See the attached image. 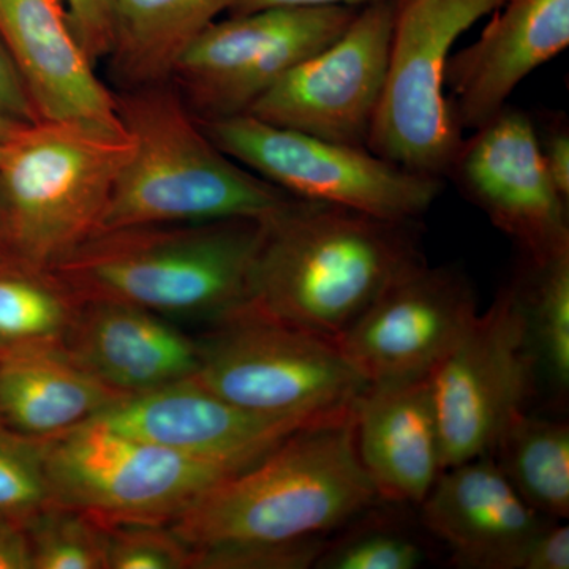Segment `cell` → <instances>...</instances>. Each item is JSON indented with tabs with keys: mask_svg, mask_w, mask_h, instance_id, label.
<instances>
[{
	"mask_svg": "<svg viewBox=\"0 0 569 569\" xmlns=\"http://www.w3.org/2000/svg\"><path fill=\"white\" fill-rule=\"evenodd\" d=\"M471 132L445 179L519 247L527 266L569 253L568 201L550 181L533 119L505 104Z\"/></svg>",
	"mask_w": 569,
	"mask_h": 569,
	"instance_id": "obj_13",
	"label": "cell"
},
{
	"mask_svg": "<svg viewBox=\"0 0 569 569\" xmlns=\"http://www.w3.org/2000/svg\"><path fill=\"white\" fill-rule=\"evenodd\" d=\"M520 280L505 287L430 373L443 470L492 455L535 376Z\"/></svg>",
	"mask_w": 569,
	"mask_h": 569,
	"instance_id": "obj_10",
	"label": "cell"
},
{
	"mask_svg": "<svg viewBox=\"0 0 569 569\" xmlns=\"http://www.w3.org/2000/svg\"><path fill=\"white\" fill-rule=\"evenodd\" d=\"M505 0H396L387 81L367 149L413 173L445 179L463 132L452 116L447 69L462 33Z\"/></svg>",
	"mask_w": 569,
	"mask_h": 569,
	"instance_id": "obj_6",
	"label": "cell"
},
{
	"mask_svg": "<svg viewBox=\"0 0 569 569\" xmlns=\"http://www.w3.org/2000/svg\"><path fill=\"white\" fill-rule=\"evenodd\" d=\"M377 500L356 449L353 407L298 430L204 492L170 527L190 550L295 541L325 537Z\"/></svg>",
	"mask_w": 569,
	"mask_h": 569,
	"instance_id": "obj_3",
	"label": "cell"
},
{
	"mask_svg": "<svg viewBox=\"0 0 569 569\" xmlns=\"http://www.w3.org/2000/svg\"><path fill=\"white\" fill-rule=\"evenodd\" d=\"M320 421L253 413L228 402L192 377L122 397L91 422L242 471L298 430Z\"/></svg>",
	"mask_w": 569,
	"mask_h": 569,
	"instance_id": "obj_15",
	"label": "cell"
},
{
	"mask_svg": "<svg viewBox=\"0 0 569 569\" xmlns=\"http://www.w3.org/2000/svg\"><path fill=\"white\" fill-rule=\"evenodd\" d=\"M263 224L244 309L332 342L426 261L415 220L291 197Z\"/></svg>",
	"mask_w": 569,
	"mask_h": 569,
	"instance_id": "obj_1",
	"label": "cell"
},
{
	"mask_svg": "<svg viewBox=\"0 0 569 569\" xmlns=\"http://www.w3.org/2000/svg\"><path fill=\"white\" fill-rule=\"evenodd\" d=\"M67 351L126 396L197 376L200 346L173 321L132 305L82 301Z\"/></svg>",
	"mask_w": 569,
	"mask_h": 569,
	"instance_id": "obj_19",
	"label": "cell"
},
{
	"mask_svg": "<svg viewBox=\"0 0 569 569\" xmlns=\"http://www.w3.org/2000/svg\"><path fill=\"white\" fill-rule=\"evenodd\" d=\"M52 501L103 523H171L239 471L86 422L44 440Z\"/></svg>",
	"mask_w": 569,
	"mask_h": 569,
	"instance_id": "obj_9",
	"label": "cell"
},
{
	"mask_svg": "<svg viewBox=\"0 0 569 569\" xmlns=\"http://www.w3.org/2000/svg\"><path fill=\"white\" fill-rule=\"evenodd\" d=\"M569 568V529L563 523L545 526L531 538L523 556L520 569H568Z\"/></svg>",
	"mask_w": 569,
	"mask_h": 569,
	"instance_id": "obj_34",
	"label": "cell"
},
{
	"mask_svg": "<svg viewBox=\"0 0 569 569\" xmlns=\"http://www.w3.org/2000/svg\"><path fill=\"white\" fill-rule=\"evenodd\" d=\"M81 305L54 269L0 261V356L66 347Z\"/></svg>",
	"mask_w": 569,
	"mask_h": 569,
	"instance_id": "obj_23",
	"label": "cell"
},
{
	"mask_svg": "<svg viewBox=\"0 0 569 569\" xmlns=\"http://www.w3.org/2000/svg\"><path fill=\"white\" fill-rule=\"evenodd\" d=\"M51 503L44 440L0 422V519L26 526Z\"/></svg>",
	"mask_w": 569,
	"mask_h": 569,
	"instance_id": "obj_27",
	"label": "cell"
},
{
	"mask_svg": "<svg viewBox=\"0 0 569 569\" xmlns=\"http://www.w3.org/2000/svg\"><path fill=\"white\" fill-rule=\"evenodd\" d=\"M263 219L133 224L92 234L54 266L81 301L219 325L244 309Z\"/></svg>",
	"mask_w": 569,
	"mask_h": 569,
	"instance_id": "obj_2",
	"label": "cell"
},
{
	"mask_svg": "<svg viewBox=\"0 0 569 569\" xmlns=\"http://www.w3.org/2000/svg\"><path fill=\"white\" fill-rule=\"evenodd\" d=\"M328 548L323 537L280 542L212 546L190 550L189 569H306L316 568Z\"/></svg>",
	"mask_w": 569,
	"mask_h": 569,
	"instance_id": "obj_29",
	"label": "cell"
},
{
	"mask_svg": "<svg viewBox=\"0 0 569 569\" xmlns=\"http://www.w3.org/2000/svg\"><path fill=\"white\" fill-rule=\"evenodd\" d=\"M0 569H33L31 541L20 523L0 519Z\"/></svg>",
	"mask_w": 569,
	"mask_h": 569,
	"instance_id": "obj_35",
	"label": "cell"
},
{
	"mask_svg": "<svg viewBox=\"0 0 569 569\" xmlns=\"http://www.w3.org/2000/svg\"><path fill=\"white\" fill-rule=\"evenodd\" d=\"M422 520L460 568L520 569L546 518L520 497L492 456L441 471L427 493Z\"/></svg>",
	"mask_w": 569,
	"mask_h": 569,
	"instance_id": "obj_18",
	"label": "cell"
},
{
	"mask_svg": "<svg viewBox=\"0 0 569 569\" xmlns=\"http://www.w3.org/2000/svg\"><path fill=\"white\" fill-rule=\"evenodd\" d=\"M478 316L459 269H410L335 340L367 385L430 377Z\"/></svg>",
	"mask_w": 569,
	"mask_h": 569,
	"instance_id": "obj_14",
	"label": "cell"
},
{
	"mask_svg": "<svg viewBox=\"0 0 569 569\" xmlns=\"http://www.w3.org/2000/svg\"><path fill=\"white\" fill-rule=\"evenodd\" d=\"M130 152L126 130L58 121L22 127L0 160L14 257L54 268L96 234Z\"/></svg>",
	"mask_w": 569,
	"mask_h": 569,
	"instance_id": "obj_5",
	"label": "cell"
},
{
	"mask_svg": "<svg viewBox=\"0 0 569 569\" xmlns=\"http://www.w3.org/2000/svg\"><path fill=\"white\" fill-rule=\"evenodd\" d=\"M535 122V121H533ZM539 152L550 181L569 203V127L563 112L549 114L541 123L535 122Z\"/></svg>",
	"mask_w": 569,
	"mask_h": 569,
	"instance_id": "obj_32",
	"label": "cell"
},
{
	"mask_svg": "<svg viewBox=\"0 0 569 569\" xmlns=\"http://www.w3.org/2000/svg\"><path fill=\"white\" fill-rule=\"evenodd\" d=\"M380 0H236L228 17L253 13V11L268 9H312V7H361Z\"/></svg>",
	"mask_w": 569,
	"mask_h": 569,
	"instance_id": "obj_36",
	"label": "cell"
},
{
	"mask_svg": "<svg viewBox=\"0 0 569 569\" xmlns=\"http://www.w3.org/2000/svg\"><path fill=\"white\" fill-rule=\"evenodd\" d=\"M0 118L20 126H31L40 121L39 112L17 67L11 61L6 44L0 39Z\"/></svg>",
	"mask_w": 569,
	"mask_h": 569,
	"instance_id": "obj_33",
	"label": "cell"
},
{
	"mask_svg": "<svg viewBox=\"0 0 569 569\" xmlns=\"http://www.w3.org/2000/svg\"><path fill=\"white\" fill-rule=\"evenodd\" d=\"M425 560L417 542L391 531H370L328 546L318 559L320 569H415Z\"/></svg>",
	"mask_w": 569,
	"mask_h": 569,
	"instance_id": "obj_30",
	"label": "cell"
},
{
	"mask_svg": "<svg viewBox=\"0 0 569 569\" xmlns=\"http://www.w3.org/2000/svg\"><path fill=\"white\" fill-rule=\"evenodd\" d=\"M358 11L268 9L216 21L183 52L170 82L200 121L244 114L288 71L339 39Z\"/></svg>",
	"mask_w": 569,
	"mask_h": 569,
	"instance_id": "obj_11",
	"label": "cell"
},
{
	"mask_svg": "<svg viewBox=\"0 0 569 569\" xmlns=\"http://www.w3.org/2000/svg\"><path fill=\"white\" fill-rule=\"evenodd\" d=\"M492 14L478 40L449 58L448 99L462 132L489 121L569 44V0H505Z\"/></svg>",
	"mask_w": 569,
	"mask_h": 569,
	"instance_id": "obj_17",
	"label": "cell"
},
{
	"mask_svg": "<svg viewBox=\"0 0 569 569\" xmlns=\"http://www.w3.org/2000/svg\"><path fill=\"white\" fill-rule=\"evenodd\" d=\"M126 397L62 348L0 356V422L47 440L102 415Z\"/></svg>",
	"mask_w": 569,
	"mask_h": 569,
	"instance_id": "obj_21",
	"label": "cell"
},
{
	"mask_svg": "<svg viewBox=\"0 0 569 569\" xmlns=\"http://www.w3.org/2000/svg\"><path fill=\"white\" fill-rule=\"evenodd\" d=\"M107 526V569H189L190 548L170 523L114 522Z\"/></svg>",
	"mask_w": 569,
	"mask_h": 569,
	"instance_id": "obj_28",
	"label": "cell"
},
{
	"mask_svg": "<svg viewBox=\"0 0 569 569\" xmlns=\"http://www.w3.org/2000/svg\"><path fill=\"white\" fill-rule=\"evenodd\" d=\"M0 39L40 121L123 132L114 91L97 74L62 0H0Z\"/></svg>",
	"mask_w": 569,
	"mask_h": 569,
	"instance_id": "obj_16",
	"label": "cell"
},
{
	"mask_svg": "<svg viewBox=\"0 0 569 569\" xmlns=\"http://www.w3.org/2000/svg\"><path fill=\"white\" fill-rule=\"evenodd\" d=\"M355 437L381 500L421 505L443 471L429 377L369 385L356 400Z\"/></svg>",
	"mask_w": 569,
	"mask_h": 569,
	"instance_id": "obj_20",
	"label": "cell"
},
{
	"mask_svg": "<svg viewBox=\"0 0 569 569\" xmlns=\"http://www.w3.org/2000/svg\"><path fill=\"white\" fill-rule=\"evenodd\" d=\"M71 28L93 63L107 59L111 48L116 0H62Z\"/></svg>",
	"mask_w": 569,
	"mask_h": 569,
	"instance_id": "obj_31",
	"label": "cell"
},
{
	"mask_svg": "<svg viewBox=\"0 0 569 569\" xmlns=\"http://www.w3.org/2000/svg\"><path fill=\"white\" fill-rule=\"evenodd\" d=\"M498 467L520 497L549 520L569 516V427L520 413L498 438Z\"/></svg>",
	"mask_w": 569,
	"mask_h": 569,
	"instance_id": "obj_24",
	"label": "cell"
},
{
	"mask_svg": "<svg viewBox=\"0 0 569 569\" xmlns=\"http://www.w3.org/2000/svg\"><path fill=\"white\" fill-rule=\"evenodd\" d=\"M535 369L559 397L569 389V253L529 266L520 280Z\"/></svg>",
	"mask_w": 569,
	"mask_h": 569,
	"instance_id": "obj_25",
	"label": "cell"
},
{
	"mask_svg": "<svg viewBox=\"0 0 569 569\" xmlns=\"http://www.w3.org/2000/svg\"><path fill=\"white\" fill-rule=\"evenodd\" d=\"M6 146L7 144H0V160H2L3 152H6Z\"/></svg>",
	"mask_w": 569,
	"mask_h": 569,
	"instance_id": "obj_39",
	"label": "cell"
},
{
	"mask_svg": "<svg viewBox=\"0 0 569 569\" xmlns=\"http://www.w3.org/2000/svg\"><path fill=\"white\" fill-rule=\"evenodd\" d=\"M14 257L13 247H11V239L9 227H7L6 213H3L2 203H0V261L10 260Z\"/></svg>",
	"mask_w": 569,
	"mask_h": 569,
	"instance_id": "obj_37",
	"label": "cell"
},
{
	"mask_svg": "<svg viewBox=\"0 0 569 569\" xmlns=\"http://www.w3.org/2000/svg\"><path fill=\"white\" fill-rule=\"evenodd\" d=\"M33 569H107V526L52 501L26 523Z\"/></svg>",
	"mask_w": 569,
	"mask_h": 569,
	"instance_id": "obj_26",
	"label": "cell"
},
{
	"mask_svg": "<svg viewBox=\"0 0 569 569\" xmlns=\"http://www.w3.org/2000/svg\"><path fill=\"white\" fill-rule=\"evenodd\" d=\"M395 18L396 0L361 7L339 39L288 71L247 114L367 148L387 81Z\"/></svg>",
	"mask_w": 569,
	"mask_h": 569,
	"instance_id": "obj_12",
	"label": "cell"
},
{
	"mask_svg": "<svg viewBox=\"0 0 569 569\" xmlns=\"http://www.w3.org/2000/svg\"><path fill=\"white\" fill-rule=\"evenodd\" d=\"M203 387L266 417L320 419L355 407L369 387L332 340L250 310L198 339Z\"/></svg>",
	"mask_w": 569,
	"mask_h": 569,
	"instance_id": "obj_7",
	"label": "cell"
},
{
	"mask_svg": "<svg viewBox=\"0 0 569 569\" xmlns=\"http://www.w3.org/2000/svg\"><path fill=\"white\" fill-rule=\"evenodd\" d=\"M114 97L132 152L99 231L264 219L290 200L274 183L217 148L170 81L114 91Z\"/></svg>",
	"mask_w": 569,
	"mask_h": 569,
	"instance_id": "obj_4",
	"label": "cell"
},
{
	"mask_svg": "<svg viewBox=\"0 0 569 569\" xmlns=\"http://www.w3.org/2000/svg\"><path fill=\"white\" fill-rule=\"evenodd\" d=\"M198 122L227 156L299 200L417 222L443 190V179L397 167L367 148L284 129L247 112Z\"/></svg>",
	"mask_w": 569,
	"mask_h": 569,
	"instance_id": "obj_8",
	"label": "cell"
},
{
	"mask_svg": "<svg viewBox=\"0 0 569 569\" xmlns=\"http://www.w3.org/2000/svg\"><path fill=\"white\" fill-rule=\"evenodd\" d=\"M24 126L0 118V144H7Z\"/></svg>",
	"mask_w": 569,
	"mask_h": 569,
	"instance_id": "obj_38",
	"label": "cell"
},
{
	"mask_svg": "<svg viewBox=\"0 0 569 569\" xmlns=\"http://www.w3.org/2000/svg\"><path fill=\"white\" fill-rule=\"evenodd\" d=\"M236 0H116L108 74L112 91L162 84L198 37Z\"/></svg>",
	"mask_w": 569,
	"mask_h": 569,
	"instance_id": "obj_22",
	"label": "cell"
}]
</instances>
